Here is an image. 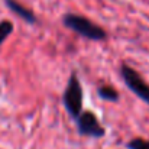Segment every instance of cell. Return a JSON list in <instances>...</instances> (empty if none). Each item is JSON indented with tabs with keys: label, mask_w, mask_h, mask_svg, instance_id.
Listing matches in <instances>:
<instances>
[{
	"label": "cell",
	"mask_w": 149,
	"mask_h": 149,
	"mask_svg": "<svg viewBox=\"0 0 149 149\" xmlns=\"http://www.w3.org/2000/svg\"><path fill=\"white\" fill-rule=\"evenodd\" d=\"M127 149H149V141H145L142 138H135L130 142H127Z\"/></svg>",
	"instance_id": "obj_8"
},
{
	"label": "cell",
	"mask_w": 149,
	"mask_h": 149,
	"mask_svg": "<svg viewBox=\"0 0 149 149\" xmlns=\"http://www.w3.org/2000/svg\"><path fill=\"white\" fill-rule=\"evenodd\" d=\"M4 1H6V6H7L15 15H17L19 17H22L25 22L32 23V25L38 22V19H36V16L33 15V12L29 10V9H26L25 6H22L19 1H16V0H4Z\"/></svg>",
	"instance_id": "obj_5"
},
{
	"label": "cell",
	"mask_w": 149,
	"mask_h": 149,
	"mask_svg": "<svg viewBox=\"0 0 149 149\" xmlns=\"http://www.w3.org/2000/svg\"><path fill=\"white\" fill-rule=\"evenodd\" d=\"M62 23L65 28L74 31L75 33H78L83 38H87L90 41H104L107 38V33L104 29H101L94 22H91L90 19L80 16V15L67 13L62 17Z\"/></svg>",
	"instance_id": "obj_1"
},
{
	"label": "cell",
	"mask_w": 149,
	"mask_h": 149,
	"mask_svg": "<svg viewBox=\"0 0 149 149\" xmlns=\"http://www.w3.org/2000/svg\"><path fill=\"white\" fill-rule=\"evenodd\" d=\"M120 75H122L125 84L127 86V88L135 96H138L141 100H143L145 103L149 104V86L146 84V81L141 77V74L135 68H132V67H129L126 64H122Z\"/></svg>",
	"instance_id": "obj_3"
},
{
	"label": "cell",
	"mask_w": 149,
	"mask_h": 149,
	"mask_svg": "<svg viewBox=\"0 0 149 149\" xmlns=\"http://www.w3.org/2000/svg\"><path fill=\"white\" fill-rule=\"evenodd\" d=\"M62 103L68 114L74 119H77L83 111V87L75 72H72L68 80L67 88L62 94Z\"/></svg>",
	"instance_id": "obj_2"
},
{
	"label": "cell",
	"mask_w": 149,
	"mask_h": 149,
	"mask_svg": "<svg viewBox=\"0 0 149 149\" xmlns=\"http://www.w3.org/2000/svg\"><path fill=\"white\" fill-rule=\"evenodd\" d=\"M75 120H77V129L80 135L90 136V138L104 136V129L93 111H81Z\"/></svg>",
	"instance_id": "obj_4"
},
{
	"label": "cell",
	"mask_w": 149,
	"mask_h": 149,
	"mask_svg": "<svg viewBox=\"0 0 149 149\" xmlns=\"http://www.w3.org/2000/svg\"><path fill=\"white\" fill-rule=\"evenodd\" d=\"M13 32V23L10 20H1L0 22V45L7 39V36Z\"/></svg>",
	"instance_id": "obj_7"
},
{
	"label": "cell",
	"mask_w": 149,
	"mask_h": 149,
	"mask_svg": "<svg viewBox=\"0 0 149 149\" xmlns=\"http://www.w3.org/2000/svg\"><path fill=\"white\" fill-rule=\"evenodd\" d=\"M97 94H99L100 99L106 100V101H117L119 100L117 90H114L110 86H100L97 88Z\"/></svg>",
	"instance_id": "obj_6"
}]
</instances>
